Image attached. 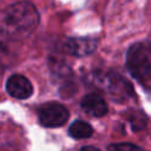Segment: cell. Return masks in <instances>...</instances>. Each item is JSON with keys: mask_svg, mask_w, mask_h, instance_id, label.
I'll list each match as a JSON object with an SVG mask.
<instances>
[{"mask_svg": "<svg viewBox=\"0 0 151 151\" xmlns=\"http://www.w3.org/2000/svg\"><path fill=\"white\" fill-rule=\"evenodd\" d=\"M6 90L7 92L18 99H26L28 97H31L32 92H33V87L32 84L29 83V80L21 76V74H13L7 79L6 83Z\"/></svg>", "mask_w": 151, "mask_h": 151, "instance_id": "obj_6", "label": "cell"}, {"mask_svg": "<svg viewBox=\"0 0 151 151\" xmlns=\"http://www.w3.org/2000/svg\"><path fill=\"white\" fill-rule=\"evenodd\" d=\"M39 22L35 7L28 1H19L0 11V33L18 38L29 34Z\"/></svg>", "mask_w": 151, "mask_h": 151, "instance_id": "obj_1", "label": "cell"}, {"mask_svg": "<svg viewBox=\"0 0 151 151\" xmlns=\"http://www.w3.org/2000/svg\"><path fill=\"white\" fill-rule=\"evenodd\" d=\"M92 84L105 90L114 100H125L132 96V86L120 74L114 72L91 74Z\"/></svg>", "mask_w": 151, "mask_h": 151, "instance_id": "obj_3", "label": "cell"}, {"mask_svg": "<svg viewBox=\"0 0 151 151\" xmlns=\"http://www.w3.org/2000/svg\"><path fill=\"white\" fill-rule=\"evenodd\" d=\"M126 66L131 76L144 86L151 84V45L133 44L126 54Z\"/></svg>", "mask_w": 151, "mask_h": 151, "instance_id": "obj_2", "label": "cell"}, {"mask_svg": "<svg viewBox=\"0 0 151 151\" xmlns=\"http://www.w3.org/2000/svg\"><path fill=\"white\" fill-rule=\"evenodd\" d=\"M80 151H99V150L94 146H84L80 149Z\"/></svg>", "mask_w": 151, "mask_h": 151, "instance_id": "obj_11", "label": "cell"}, {"mask_svg": "<svg viewBox=\"0 0 151 151\" xmlns=\"http://www.w3.org/2000/svg\"><path fill=\"white\" fill-rule=\"evenodd\" d=\"M131 124H132V127L133 130H140L145 126L146 124V118L145 116L142 113V112H136L132 117H131Z\"/></svg>", "mask_w": 151, "mask_h": 151, "instance_id": "obj_10", "label": "cell"}, {"mask_svg": "<svg viewBox=\"0 0 151 151\" xmlns=\"http://www.w3.org/2000/svg\"><path fill=\"white\" fill-rule=\"evenodd\" d=\"M98 45L94 38H71L64 45V51L74 57H85L92 53Z\"/></svg>", "mask_w": 151, "mask_h": 151, "instance_id": "obj_5", "label": "cell"}, {"mask_svg": "<svg viewBox=\"0 0 151 151\" xmlns=\"http://www.w3.org/2000/svg\"><path fill=\"white\" fill-rule=\"evenodd\" d=\"M68 119V111L58 103H47L39 110V120L46 127L61 126Z\"/></svg>", "mask_w": 151, "mask_h": 151, "instance_id": "obj_4", "label": "cell"}, {"mask_svg": "<svg viewBox=\"0 0 151 151\" xmlns=\"http://www.w3.org/2000/svg\"><path fill=\"white\" fill-rule=\"evenodd\" d=\"M68 132L76 139H84V138H88L92 136L93 129L88 123L84 120H76L71 124Z\"/></svg>", "mask_w": 151, "mask_h": 151, "instance_id": "obj_8", "label": "cell"}, {"mask_svg": "<svg viewBox=\"0 0 151 151\" xmlns=\"http://www.w3.org/2000/svg\"><path fill=\"white\" fill-rule=\"evenodd\" d=\"M107 151H144V150L131 143H118V144L109 145Z\"/></svg>", "mask_w": 151, "mask_h": 151, "instance_id": "obj_9", "label": "cell"}, {"mask_svg": "<svg viewBox=\"0 0 151 151\" xmlns=\"http://www.w3.org/2000/svg\"><path fill=\"white\" fill-rule=\"evenodd\" d=\"M83 110L93 116V117H103L107 112V105L101 96L97 93H88L81 100Z\"/></svg>", "mask_w": 151, "mask_h": 151, "instance_id": "obj_7", "label": "cell"}]
</instances>
